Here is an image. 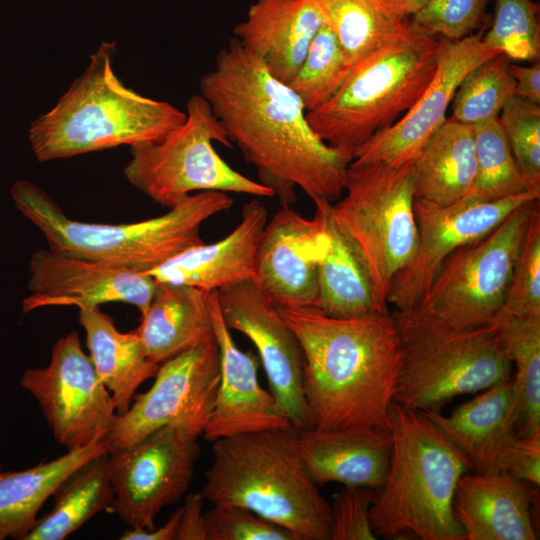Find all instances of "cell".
I'll return each instance as SVG.
<instances>
[{
  "mask_svg": "<svg viewBox=\"0 0 540 540\" xmlns=\"http://www.w3.org/2000/svg\"><path fill=\"white\" fill-rule=\"evenodd\" d=\"M540 198V192L495 200L465 197L449 205L414 201L418 247L411 262L394 278L388 304L396 310L417 307L444 260L457 248L476 241L500 225L516 208Z\"/></svg>",
  "mask_w": 540,
  "mask_h": 540,
  "instance_id": "obj_15",
  "label": "cell"
},
{
  "mask_svg": "<svg viewBox=\"0 0 540 540\" xmlns=\"http://www.w3.org/2000/svg\"><path fill=\"white\" fill-rule=\"evenodd\" d=\"M537 203L519 206L490 233L453 251L415 308L460 328L490 324L504 306Z\"/></svg>",
  "mask_w": 540,
  "mask_h": 540,
  "instance_id": "obj_11",
  "label": "cell"
},
{
  "mask_svg": "<svg viewBox=\"0 0 540 540\" xmlns=\"http://www.w3.org/2000/svg\"><path fill=\"white\" fill-rule=\"evenodd\" d=\"M504 472L463 474L456 485L453 516L465 540H535L532 491Z\"/></svg>",
  "mask_w": 540,
  "mask_h": 540,
  "instance_id": "obj_24",
  "label": "cell"
},
{
  "mask_svg": "<svg viewBox=\"0 0 540 540\" xmlns=\"http://www.w3.org/2000/svg\"><path fill=\"white\" fill-rule=\"evenodd\" d=\"M376 490L360 486H344L330 503L332 527L330 540H375L370 524V508Z\"/></svg>",
  "mask_w": 540,
  "mask_h": 540,
  "instance_id": "obj_42",
  "label": "cell"
},
{
  "mask_svg": "<svg viewBox=\"0 0 540 540\" xmlns=\"http://www.w3.org/2000/svg\"><path fill=\"white\" fill-rule=\"evenodd\" d=\"M278 310L302 349L310 426L389 430L399 365L392 313L336 318L317 308Z\"/></svg>",
  "mask_w": 540,
  "mask_h": 540,
  "instance_id": "obj_2",
  "label": "cell"
},
{
  "mask_svg": "<svg viewBox=\"0 0 540 540\" xmlns=\"http://www.w3.org/2000/svg\"><path fill=\"white\" fill-rule=\"evenodd\" d=\"M267 218L264 203L252 199L244 204L240 223L227 236L189 248L146 273L158 283L187 285L205 292L253 279L256 249Z\"/></svg>",
  "mask_w": 540,
  "mask_h": 540,
  "instance_id": "obj_23",
  "label": "cell"
},
{
  "mask_svg": "<svg viewBox=\"0 0 540 540\" xmlns=\"http://www.w3.org/2000/svg\"><path fill=\"white\" fill-rule=\"evenodd\" d=\"M53 508L24 540H63L100 511L111 507L114 491L109 452L95 456L68 475L52 494Z\"/></svg>",
  "mask_w": 540,
  "mask_h": 540,
  "instance_id": "obj_31",
  "label": "cell"
},
{
  "mask_svg": "<svg viewBox=\"0 0 540 540\" xmlns=\"http://www.w3.org/2000/svg\"><path fill=\"white\" fill-rule=\"evenodd\" d=\"M415 198L449 205L467 197L476 177L473 126L450 117L412 162Z\"/></svg>",
  "mask_w": 540,
  "mask_h": 540,
  "instance_id": "obj_29",
  "label": "cell"
},
{
  "mask_svg": "<svg viewBox=\"0 0 540 540\" xmlns=\"http://www.w3.org/2000/svg\"><path fill=\"white\" fill-rule=\"evenodd\" d=\"M10 192L16 208L43 234L49 250L140 272H148L203 244L202 224L233 205L226 192L201 191L189 195L161 216L132 223L103 224L67 217L54 199L31 181L14 182Z\"/></svg>",
  "mask_w": 540,
  "mask_h": 540,
  "instance_id": "obj_5",
  "label": "cell"
},
{
  "mask_svg": "<svg viewBox=\"0 0 540 540\" xmlns=\"http://www.w3.org/2000/svg\"><path fill=\"white\" fill-rule=\"evenodd\" d=\"M29 270L30 295L22 302L25 313L51 306L99 307L120 302L135 306L143 316L157 286L146 272L49 249L32 254Z\"/></svg>",
  "mask_w": 540,
  "mask_h": 540,
  "instance_id": "obj_18",
  "label": "cell"
},
{
  "mask_svg": "<svg viewBox=\"0 0 540 540\" xmlns=\"http://www.w3.org/2000/svg\"><path fill=\"white\" fill-rule=\"evenodd\" d=\"M115 53V42H101L58 102L30 124L28 139L38 161L153 143L184 123L185 111L119 79Z\"/></svg>",
  "mask_w": 540,
  "mask_h": 540,
  "instance_id": "obj_3",
  "label": "cell"
},
{
  "mask_svg": "<svg viewBox=\"0 0 540 540\" xmlns=\"http://www.w3.org/2000/svg\"><path fill=\"white\" fill-rule=\"evenodd\" d=\"M78 309L89 357L112 396L116 414L122 415L129 409L138 387L155 376L160 365L149 358L135 330L120 332L99 307Z\"/></svg>",
  "mask_w": 540,
  "mask_h": 540,
  "instance_id": "obj_28",
  "label": "cell"
},
{
  "mask_svg": "<svg viewBox=\"0 0 540 540\" xmlns=\"http://www.w3.org/2000/svg\"><path fill=\"white\" fill-rule=\"evenodd\" d=\"M503 472L539 488L540 430L515 439L506 457Z\"/></svg>",
  "mask_w": 540,
  "mask_h": 540,
  "instance_id": "obj_43",
  "label": "cell"
},
{
  "mask_svg": "<svg viewBox=\"0 0 540 540\" xmlns=\"http://www.w3.org/2000/svg\"><path fill=\"white\" fill-rule=\"evenodd\" d=\"M476 177L468 198L495 201L528 189L498 118L473 126Z\"/></svg>",
  "mask_w": 540,
  "mask_h": 540,
  "instance_id": "obj_34",
  "label": "cell"
},
{
  "mask_svg": "<svg viewBox=\"0 0 540 540\" xmlns=\"http://www.w3.org/2000/svg\"><path fill=\"white\" fill-rule=\"evenodd\" d=\"M213 332L219 349L220 380L202 435L208 441L235 435L284 430L292 423L281 405L258 381V360L242 351L225 324L217 290L207 294Z\"/></svg>",
  "mask_w": 540,
  "mask_h": 540,
  "instance_id": "obj_20",
  "label": "cell"
},
{
  "mask_svg": "<svg viewBox=\"0 0 540 540\" xmlns=\"http://www.w3.org/2000/svg\"><path fill=\"white\" fill-rule=\"evenodd\" d=\"M217 298L227 327L245 335L255 346L270 391L292 426L309 427L302 349L276 305L253 279L217 290Z\"/></svg>",
  "mask_w": 540,
  "mask_h": 540,
  "instance_id": "obj_16",
  "label": "cell"
},
{
  "mask_svg": "<svg viewBox=\"0 0 540 540\" xmlns=\"http://www.w3.org/2000/svg\"><path fill=\"white\" fill-rule=\"evenodd\" d=\"M204 497L200 493L186 496L176 540H205L203 524Z\"/></svg>",
  "mask_w": 540,
  "mask_h": 540,
  "instance_id": "obj_44",
  "label": "cell"
},
{
  "mask_svg": "<svg viewBox=\"0 0 540 540\" xmlns=\"http://www.w3.org/2000/svg\"><path fill=\"white\" fill-rule=\"evenodd\" d=\"M284 432L290 447L318 486L336 482L378 490L383 485L392 447L389 430L291 426Z\"/></svg>",
  "mask_w": 540,
  "mask_h": 540,
  "instance_id": "obj_21",
  "label": "cell"
},
{
  "mask_svg": "<svg viewBox=\"0 0 540 540\" xmlns=\"http://www.w3.org/2000/svg\"><path fill=\"white\" fill-rule=\"evenodd\" d=\"M413 26L408 36L355 64L336 94L307 112L312 129L329 146L352 154L410 110L426 90L447 39Z\"/></svg>",
  "mask_w": 540,
  "mask_h": 540,
  "instance_id": "obj_8",
  "label": "cell"
},
{
  "mask_svg": "<svg viewBox=\"0 0 540 540\" xmlns=\"http://www.w3.org/2000/svg\"><path fill=\"white\" fill-rule=\"evenodd\" d=\"M389 431V466L370 508L377 538L465 540L452 502L459 478L472 469L467 458L421 411L395 402Z\"/></svg>",
  "mask_w": 540,
  "mask_h": 540,
  "instance_id": "obj_4",
  "label": "cell"
},
{
  "mask_svg": "<svg viewBox=\"0 0 540 540\" xmlns=\"http://www.w3.org/2000/svg\"><path fill=\"white\" fill-rule=\"evenodd\" d=\"M510 73L515 80V96L540 104V62L531 66L510 64Z\"/></svg>",
  "mask_w": 540,
  "mask_h": 540,
  "instance_id": "obj_45",
  "label": "cell"
},
{
  "mask_svg": "<svg viewBox=\"0 0 540 540\" xmlns=\"http://www.w3.org/2000/svg\"><path fill=\"white\" fill-rule=\"evenodd\" d=\"M313 202L326 232V244L318 265L317 309L336 318L388 313L377 302L363 260L336 223L332 203Z\"/></svg>",
  "mask_w": 540,
  "mask_h": 540,
  "instance_id": "obj_26",
  "label": "cell"
},
{
  "mask_svg": "<svg viewBox=\"0 0 540 540\" xmlns=\"http://www.w3.org/2000/svg\"><path fill=\"white\" fill-rule=\"evenodd\" d=\"M427 1L428 0H406L409 17L416 13Z\"/></svg>",
  "mask_w": 540,
  "mask_h": 540,
  "instance_id": "obj_48",
  "label": "cell"
},
{
  "mask_svg": "<svg viewBox=\"0 0 540 540\" xmlns=\"http://www.w3.org/2000/svg\"><path fill=\"white\" fill-rule=\"evenodd\" d=\"M491 0H428L411 17L419 29L450 41L463 39L483 27Z\"/></svg>",
  "mask_w": 540,
  "mask_h": 540,
  "instance_id": "obj_40",
  "label": "cell"
},
{
  "mask_svg": "<svg viewBox=\"0 0 540 540\" xmlns=\"http://www.w3.org/2000/svg\"><path fill=\"white\" fill-rule=\"evenodd\" d=\"M220 380L219 349L210 338L160 364L155 381L116 415L104 440L109 452L129 447L154 431L183 423L203 432Z\"/></svg>",
  "mask_w": 540,
  "mask_h": 540,
  "instance_id": "obj_14",
  "label": "cell"
},
{
  "mask_svg": "<svg viewBox=\"0 0 540 540\" xmlns=\"http://www.w3.org/2000/svg\"><path fill=\"white\" fill-rule=\"evenodd\" d=\"M324 22L320 0H254L233 37L287 84Z\"/></svg>",
  "mask_w": 540,
  "mask_h": 540,
  "instance_id": "obj_22",
  "label": "cell"
},
{
  "mask_svg": "<svg viewBox=\"0 0 540 540\" xmlns=\"http://www.w3.org/2000/svg\"><path fill=\"white\" fill-rule=\"evenodd\" d=\"M325 244L316 211L308 219L292 206H281L260 235L253 280L277 308H317L318 265Z\"/></svg>",
  "mask_w": 540,
  "mask_h": 540,
  "instance_id": "obj_19",
  "label": "cell"
},
{
  "mask_svg": "<svg viewBox=\"0 0 540 540\" xmlns=\"http://www.w3.org/2000/svg\"><path fill=\"white\" fill-rule=\"evenodd\" d=\"M208 292L179 284L158 283L135 332L157 364L213 338Z\"/></svg>",
  "mask_w": 540,
  "mask_h": 540,
  "instance_id": "obj_27",
  "label": "cell"
},
{
  "mask_svg": "<svg viewBox=\"0 0 540 540\" xmlns=\"http://www.w3.org/2000/svg\"><path fill=\"white\" fill-rule=\"evenodd\" d=\"M105 452L109 449L103 439L23 471L3 472L0 465V540L8 536L24 540L37 522V513L60 483Z\"/></svg>",
  "mask_w": 540,
  "mask_h": 540,
  "instance_id": "obj_30",
  "label": "cell"
},
{
  "mask_svg": "<svg viewBox=\"0 0 540 540\" xmlns=\"http://www.w3.org/2000/svg\"><path fill=\"white\" fill-rule=\"evenodd\" d=\"M389 9L403 18H410L407 13L406 0H381Z\"/></svg>",
  "mask_w": 540,
  "mask_h": 540,
  "instance_id": "obj_47",
  "label": "cell"
},
{
  "mask_svg": "<svg viewBox=\"0 0 540 540\" xmlns=\"http://www.w3.org/2000/svg\"><path fill=\"white\" fill-rule=\"evenodd\" d=\"M539 12L540 5L533 0H495L493 22L482 43L509 59L539 60Z\"/></svg>",
  "mask_w": 540,
  "mask_h": 540,
  "instance_id": "obj_37",
  "label": "cell"
},
{
  "mask_svg": "<svg viewBox=\"0 0 540 540\" xmlns=\"http://www.w3.org/2000/svg\"><path fill=\"white\" fill-rule=\"evenodd\" d=\"M199 89L280 206L297 202V188L313 201L341 197L352 154L324 142L299 96L234 37L219 50Z\"/></svg>",
  "mask_w": 540,
  "mask_h": 540,
  "instance_id": "obj_1",
  "label": "cell"
},
{
  "mask_svg": "<svg viewBox=\"0 0 540 540\" xmlns=\"http://www.w3.org/2000/svg\"><path fill=\"white\" fill-rule=\"evenodd\" d=\"M325 22L336 35L348 61L355 65L374 51L408 36L409 18L381 0H320Z\"/></svg>",
  "mask_w": 540,
  "mask_h": 540,
  "instance_id": "obj_33",
  "label": "cell"
},
{
  "mask_svg": "<svg viewBox=\"0 0 540 540\" xmlns=\"http://www.w3.org/2000/svg\"><path fill=\"white\" fill-rule=\"evenodd\" d=\"M510 60L497 54L471 69L456 89L450 118L470 126L498 118L508 100L515 96Z\"/></svg>",
  "mask_w": 540,
  "mask_h": 540,
  "instance_id": "obj_35",
  "label": "cell"
},
{
  "mask_svg": "<svg viewBox=\"0 0 540 540\" xmlns=\"http://www.w3.org/2000/svg\"><path fill=\"white\" fill-rule=\"evenodd\" d=\"M344 192L332 203V214L363 260L380 308L389 312L391 284L418 247L412 163L389 167L351 162Z\"/></svg>",
  "mask_w": 540,
  "mask_h": 540,
  "instance_id": "obj_9",
  "label": "cell"
},
{
  "mask_svg": "<svg viewBox=\"0 0 540 540\" xmlns=\"http://www.w3.org/2000/svg\"><path fill=\"white\" fill-rule=\"evenodd\" d=\"M348 61L336 35L324 22L294 77L287 83L307 112L331 99L349 76Z\"/></svg>",
  "mask_w": 540,
  "mask_h": 540,
  "instance_id": "obj_36",
  "label": "cell"
},
{
  "mask_svg": "<svg viewBox=\"0 0 540 540\" xmlns=\"http://www.w3.org/2000/svg\"><path fill=\"white\" fill-rule=\"evenodd\" d=\"M512 379L495 384L455 407L421 411L467 458L476 473L503 472L508 452L518 437L514 421Z\"/></svg>",
  "mask_w": 540,
  "mask_h": 540,
  "instance_id": "obj_25",
  "label": "cell"
},
{
  "mask_svg": "<svg viewBox=\"0 0 540 540\" xmlns=\"http://www.w3.org/2000/svg\"><path fill=\"white\" fill-rule=\"evenodd\" d=\"M20 384L38 401L55 439L68 451L103 440L113 427L112 396L75 331L59 338L49 364L28 369Z\"/></svg>",
  "mask_w": 540,
  "mask_h": 540,
  "instance_id": "obj_13",
  "label": "cell"
},
{
  "mask_svg": "<svg viewBox=\"0 0 540 540\" xmlns=\"http://www.w3.org/2000/svg\"><path fill=\"white\" fill-rule=\"evenodd\" d=\"M502 309L540 317V207L535 206L516 260Z\"/></svg>",
  "mask_w": 540,
  "mask_h": 540,
  "instance_id": "obj_39",
  "label": "cell"
},
{
  "mask_svg": "<svg viewBox=\"0 0 540 540\" xmlns=\"http://www.w3.org/2000/svg\"><path fill=\"white\" fill-rule=\"evenodd\" d=\"M205 540H297L287 529L234 504H213L203 512Z\"/></svg>",
  "mask_w": 540,
  "mask_h": 540,
  "instance_id": "obj_41",
  "label": "cell"
},
{
  "mask_svg": "<svg viewBox=\"0 0 540 540\" xmlns=\"http://www.w3.org/2000/svg\"><path fill=\"white\" fill-rule=\"evenodd\" d=\"M284 430L214 441L212 464L200 494L212 504L246 507L297 540H330L331 505L290 447Z\"/></svg>",
  "mask_w": 540,
  "mask_h": 540,
  "instance_id": "obj_6",
  "label": "cell"
},
{
  "mask_svg": "<svg viewBox=\"0 0 540 540\" xmlns=\"http://www.w3.org/2000/svg\"><path fill=\"white\" fill-rule=\"evenodd\" d=\"M185 112L184 123L161 140L130 147L124 175L131 185L168 208L195 191L274 197L268 187L233 169L217 153L213 142L227 148L233 144L200 93L188 99Z\"/></svg>",
  "mask_w": 540,
  "mask_h": 540,
  "instance_id": "obj_10",
  "label": "cell"
},
{
  "mask_svg": "<svg viewBox=\"0 0 540 540\" xmlns=\"http://www.w3.org/2000/svg\"><path fill=\"white\" fill-rule=\"evenodd\" d=\"M484 29L457 41H446L436 73L418 101L400 120L355 148L352 163L399 167L415 160L447 119L448 107L465 75L500 54L482 43Z\"/></svg>",
  "mask_w": 540,
  "mask_h": 540,
  "instance_id": "obj_17",
  "label": "cell"
},
{
  "mask_svg": "<svg viewBox=\"0 0 540 540\" xmlns=\"http://www.w3.org/2000/svg\"><path fill=\"white\" fill-rule=\"evenodd\" d=\"M499 121L529 190L540 192V104L514 96Z\"/></svg>",
  "mask_w": 540,
  "mask_h": 540,
  "instance_id": "obj_38",
  "label": "cell"
},
{
  "mask_svg": "<svg viewBox=\"0 0 540 540\" xmlns=\"http://www.w3.org/2000/svg\"><path fill=\"white\" fill-rule=\"evenodd\" d=\"M182 508H178L161 527L153 529L130 528L120 537V540H176Z\"/></svg>",
  "mask_w": 540,
  "mask_h": 540,
  "instance_id": "obj_46",
  "label": "cell"
},
{
  "mask_svg": "<svg viewBox=\"0 0 540 540\" xmlns=\"http://www.w3.org/2000/svg\"><path fill=\"white\" fill-rule=\"evenodd\" d=\"M515 368L512 376L514 421L518 436L540 430V317L502 309L490 323Z\"/></svg>",
  "mask_w": 540,
  "mask_h": 540,
  "instance_id": "obj_32",
  "label": "cell"
},
{
  "mask_svg": "<svg viewBox=\"0 0 540 540\" xmlns=\"http://www.w3.org/2000/svg\"><path fill=\"white\" fill-rule=\"evenodd\" d=\"M391 313L399 341L396 404L440 410L456 396L512 379V363L492 324L460 328L418 308Z\"/></svg>",
  "mask_w": 540,
  "mask_h": 540,
  "instance_id": "obj_7",
  "label": "cell"
},
{
  "mask_svg": "<svg viewBox=\"0 0 540 540\" xmlns=\"http://www.w3.org/2000/svg\"><path fill=\"white\" fill-rule=\"evenodd\" d=\"M200 435L195 427L172 423L109 452L111 509L130 528H155L160 511L186 493L200 455Z\"/></svg>",
  "mask_w": 540,
  "mask_h": 540,
  "instance_id": "obj_12",
  "label": "cell"
}]
</instances>
